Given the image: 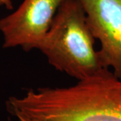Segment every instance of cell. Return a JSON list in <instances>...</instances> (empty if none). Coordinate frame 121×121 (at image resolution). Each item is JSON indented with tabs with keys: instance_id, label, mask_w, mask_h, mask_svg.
I'll use <instances>...</instances> for the list:
<instances>
[{
	"instance_id": "obj_3",
	"label": "cell",
	"mask_w": 121,
	"mask_h": 121,
	"mask_svg": "<svg viewBox=\"0 0 121 121\" xmlns=\"http://www.w3.org/2000/svg\"><path fill=\"white\" fill-rule=\"evenodd\" d=\"M65 0H24L12 13L0 20L3 47L38 48Z\"/></svg>"
},
{
	"instance_id": "obj_1",
	"label": "cell",
	"mask_w": 121,
	"mask_h": 121,
	"mask_svg": "<svg viewBox=\"0 0 121 121\" xmlns=\"http://www.w3.org/2000/svg\"><path fill=\"white\" fill-rule=\"evenodd\" d=\"M6 108L17 121H121V79L102 68L72 86L11 96Z\"/></svg>"
},
{
	"instance_id": "obj_5",
	"label": "cell",
	"mask_w": 121,
	"mask_h": 121,
	"mask_svg": "<svg viewBox=\"0 0 121 121\" xmlns=\"http://www.w3.org/2000/svg\"><path fill=\"white\" fill-rule=\"evenodd\" d=\"M1 6H5L8 9H13L12 0H0V7Z\"/></svg>"
},
{
	"instance_id": "obj_4",
	"label": "cell",
	"mask_w": 121,
	"mask_h": 121,
	"mask_svg": "<svg viewBox=\"0 0 121 121\" xmlns=\"http://www.w3.org/2000/svg\"><path fill=\"white\" fill-rule=\"evenodd\" d=\"M95 39L102 67L121 79V0H80Z\"/></svg>"
},
{
	"instance_id": "obj_2",
	"label": "cell",
	"mask_w": 121,
	"mask_h": 121,
	"mask_svg": "<svg viewBox=\"0 0 121 121\" xmlns=\"http://www.w3.org/2000/svg\"><path fill=\"white\" fill-rule=\"evenodd\" d=\"M95 39L80 0H65L37 49L55 69L81 80L104 68Z\"/></svg>"
}]
</instances>
